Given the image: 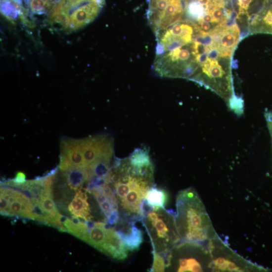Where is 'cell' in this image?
<instances>
[{
  "label": "cell",
  "mask_w": 272,
  "mask_h": 272,
  "mask_svg": "<svg viewBox=\"0 0 272 272\" xmlns=\"http://www.w3.org/2000/svg\"><path fill=\"white\" fill-rule=\"evenodd\" d=\"M175 220L181 242L205 245L216 236L205 207L195 190H181L176 201Z\"/></svg>",
  "instance_id": "obj_1"
},
{
  "label": "cell",
  "mask_w": 272,
  "mask_h": 272,
  "mask_svg": "<svg viewBox=\"0 0 272 272\" xmlns=\"http://www.w3.org/2000/svg\"><path fill=\"white\" fill-rule=\"evenodd\" d=\"M105 0H59L50 11L49 19L67 31H75L92 22Z\"/></svg>",
  "instance_id": "obj_2"
},
{
  "label": "cell",
  "mask_w": 272,
  "mask_h": 272,
  "mask_svg": "<svg viewBox=\"0 0 272 272\" xmlns=\"http://www.w3.org/2000/svg\"><path fill=\"white\" fill-rule=\"evenodd\" d=\"M208 248L211 256V270L218 272H242L249 270L250 265L242 261L227 249L226 245L217 240L216 236L208 243Z\"/></svg>",
  "instance_id": "obj_3"
},
{
  "label": "cell",
  "mask_w": 272,
  "mask_h": 272,
  "mask_svg": "<svg viewBox=\"0 0 272 272\" xmlns=\"http://www.w3.org/2000/svg\"><path fill=\"white\" fill-rule=\"evenodd\" d=\"M81 144L87 168L98 161H111L113 143L107 136H98L81 140Z\"/></svg>",
  "instance_id": "obj_4"
},
{
  "label": "cell",
  "mask_w": 272,
  "mask_h": 272,
  "mask_svg": "<svg viewBox=\"0 0 272 272\" xmlns=\"http://www.w3.org/2000/svg\"><path fill=\"white\" fill-rule=\"evenodd\" d=\"M160 210H153L145 217L151 223L152 229H155L157 238L165 241L166 244L170 242L173 244L181 242L177 229L174 228L176 227L175 222L168 225L169 223L175 219L174 216L169 222L167 219L164 221V218H162L163 215L160 213Z\"/></svg>",
  "instance_id": "obj_5"
},
{
  "label": "cell",
  "mask_w": 272,
  "mask_h": 272,
  "mask_svg": "<svg viewBox=\"0 0 272 272\" xmlns=\"http://www.w3.org/2000/svg\"><path fill=\"white\" fill-rule=\"evenodd\" d=\"M61 158L66 159L72 167L87 168L81 140H66L61 144Z\"/></svg>",
  "instance_id": "obj_6"
},
{
  "label": "cell",
  "mask_w": 272,
  "mask_h": 272,
  "mask_svg": "<svg viewBox=\"0 0 272 272\" xmlns=\"http://www.w3.org/2000/svg\"><path fill=\"white\" fill-rule=\"evenodd\" d=\"M135 222H129V228L127 232L123 229L117 230L125 248L128 252L139 250L143 241V231L135 226Z\"/></svg>",
  "instance_id": "obj_7"
},
{
  "label": "cell",
  "mask_w": 272,
  "mask_h": 272,
  "mask_svg": "<svg viewBox=\"0 0 272 272\" xmlns=\"http://www.w3.org/2000/svg\"><path fill=\"white\" fill-rule=\"evenodd\" d=\"M64 173L68 184L76 191L81 189L86 182L94 177L92 172L88 168L73 167Z\"/></svg>",
  "instance_id": "obj_8"
},
{
  "label": "cell",
  "mask_w": 272,
  "mask_h": 272,
  "mask_svg": "<svg viewBox=\"0 0 272 272\" xmlns=\"http://www.w3.org/2000/svg\"><path fill=\"white\" fill-rule=\"evenodd\" d=\"M69 211L74 216L83 218L86 221H91L90 205L88 202V196L82 189L76 191V195L68 206Z\"/></svg>",
  "instance_id": "obj_9"
},
{
  "label": "cell",
  "mask_w": 272,
  "mask_h": 272,
  "mask_svg": "<svg viewBox=\"0 0 272 272\" xmlns=\"http://www.w3.org/2000/svg\"><path fill=\"white\" fill-rule=\"evenodd\" d=\"M198 257L188 256L181 257L178 260V272H203L211 269V261L199 260Z\"/></svg>",
  "instance_id": "obj_10"
},
{
  "label": "cell",
  "mask_w": 272,
  "mask_h": 272,
  "mask_svg": "<svg viewBox=\"0 0 272 272\" xmlns=\"http://www.w3.org/2000/svg\"><path fill=\"white\" fill-rule=\"evenodd\" d=\"M168 199V194L166 190L154 186L148 189L145 197L147 204L154 210L165 209Z\"/></svg>",
  "instance_id": "obj_11"
},
{
  "label": "cell",
  "mask_w": 272,
  "mask_h": 272,
  "mask_svg": "<svg viewBox=\"0 0 272 272\" xmlns=\"http://www.w3.org/2000/svg\"><path fill=\"white\" fill-rule=\"evenodd\" d=\"M239 36V30L236 25L223 32L220 41L222 46L221 49L224 50L225 56L231 54V50L238 43Z\"/></svg>",
  "instance_id": "obj_12"
},
{
  "label": "cell",
  "mask_w": 272,
  "mask_h": 272,
  "mask_svg": "<svg viewBox=\"0 0 272 272\" xmlns=\"http://www.w3.org/2000/svg\"><path fill=\"white\" fill-rule=\"evenodd\" d=\"M1 9L3 15L14 19L21 11L20 3L15 0H1Z\"/></svg>",
  "instance_id": "obj_13"
},
{
  "label": "cell",
  "mask_w": 272,
  "mask_h": 272,
  "mask_svg": "<svg viewBox=\"0 0 272 272\" xmlns=\"http://www.w3.org/2000/svg\"><path fill=\"white\" fill-rule=\"evenodd\" d=\"M54 4L52 0H29L31 10L35 13H43L52 9Z\"/></svg>",
  "instance_id": "obj_14"
},
{
  "label": "cell",
  "mask_w": 272,
  "mask_h": 272,
  "mask_svg": "<svg viewBox=\"0 0 272 272\" xmlns=\"http://www.w3.org/2000/svg\"><path fill=\"white\" fill-rule=\"evenodd\" d=\"M153 248V263L151 272H164L167 268L166 261L164 257L158 253L154 246Z\"/></svg>",
  "instance_id": "obj_15"
},
{
  "label": "cell",
  "mask_w": 272,
  "mask_h": 272,
  "mask_svg": "<svg viewBox=\"0 0 272 272\" xmlns=\"http://www.w3.org/2000/svg\"><path fill=\"white\" fill-rule=\"evenodd\" d=\"M199 26L198 27V30L201 31L202 34H208V32L211 30V25L210 23L202 21H200Z\"/></svg>",
  "instance_id": "obj_16"
},
{
  "label": "cell",
  "mask_w": 272,
  "mask_h": 272,
  "mask_svg": "<svg viewBox=\"0 0 272 272\" xmlns=\"http://www.w3.org/2000/svg\"><path fill=\"white\" fill-rule=\"evenodd\" d=\"M265 117L271 135L272 142V112L267 111L265 113Z\"/></svg>",
  "instance_id": "obj_17"
},
{
  "label": "cell",
  "mask_w": 272,
  "mask_h": 272,
  "mask_svg": "<svg viewBox=\"0 0 272 272\" xmlns=\"http://www.w3.org/2000/svg\"><path fill=\"white\" fill-rule=\"evenodd\" d=\"M253 0H238V5L239 6L240 12H243L247 11L252 2Z\"/></svg>",
  "instance_id": "obj_18"
},
{
  "label": "cell",
  "mask_w": 272,
  "mask_h": 272,
  "mask_svg": "<svg viewBox=\"0 0 272 272\" xmlns=\"http://www.w3.org/2000/svg\"><path fill=\"white\" fill-rule=\"evenodd\" d=\"M200 21H202L209 23H213L214 21L211 14L208 13H205L203 16L200 19Z\"/></svg>",
  "instance_id": "obj_19"
}]
</instances>
